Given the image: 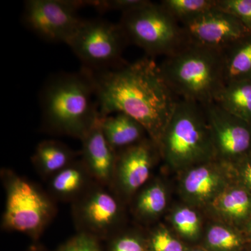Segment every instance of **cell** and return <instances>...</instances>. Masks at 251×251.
I'll return each instance as SVG.
<instances>
[{
    "label": "cell",
    "mask_w": 251,
    "mask_h": 251,
    "mask_svg": "<svg viewBox=\"0 0 251 251\" xmlns=\"http://www.w3.org/2000/svg\"><path fill=\"white\" fill-rule=\"evenodd\" d=\"M92 73L99 117L117 112L129 115L143 126L158 148L179 100L166 83L159 64L147 56L115 69Z\"/></svg>",
    "instance_id": "cell-1"
},
{
    "label": "cell",
    "mask_w": 251,
    "mask_h": 251,
    "mask_svg": "<svg viewBox=\"0 0 251 251\" xmlns=\"http://www.w3.org/2000/svg\"><path fill=\"white\" fill-rule=\"evenodd\" d=\"M40 99L43 125L54 134L81 140L99 120L93 75L85 68L51 77Z\"/></svg>",
    "instance_id": "cell-2"
},
{
    "label": "cell",
    "mask_w": 251,
    "mask_h": 251,
    "mask_svg": "<svg viewBox=\"0 0 251 251\" xmlns=\"http://www.w3.org/2000/svg\"><path fill=\"white\" fill-rule=\"evenodd\" d=\"M179 99L202 105L214 102L225 85L222 52L186 42L159 64Z\"/></svg>",
    "instance_id": "cell-3"
},
{
    "label": "cell",
    "mask_w": 251,
    "mask_h": 251,
    "mask_svg": "<svg viewBox=\"0 0 251 251\" xmlns=\"http://www.w3.org/2000/svg\"><path fill=\"white\" fill-rule=\"evenodd\" d=\"M158 149L170 166L176 169L197 166L216 157L203 105L179 99Z\"/></svg>",
    "instance_id": "cell-4"
},
{
    "label": "cell",
    "mask_w": 251,
    "mask_h": 251,
    "mask_svg": "<svg viewBox=\"0 0 251 251\" xmlns=\"http://www.w3.org/2000/svg\"><path fill=\"white\" fill-rule=\"evenodd\" d=\"M1 178L6 204L3 228L37 239L53 218V203L40 188L10 170H3Z\"/></svg>",
    "instance_id": "cell-5"
},
{
    "label": "cell",
    "mask_w": 251,
    "mask_h": 251,
    "mask_svg": "<svg viewBox=\"0 0 251 251\" xmlns=\"http://www.w3.org/2000/svg\"><path fill=\"white\" fill-rule=\"evenodd\" d=\"M119 24L128 42L143 49L150 57L171 55L186 42L181 25L160 3L150 1L122 14Z\"/></svg>",
    "instance_id": "cell-6"
},
{
    "label": "cell",
    "mask_w": 251,
    "mask_h": 251,
    "mask_svg": "<svg viewBox=\"0 0 251 251\" xmlns=\"http://www.w3.org/2000/svg\"><path fill=\"white\" fill-rule=\"evenodd\" d=\"M128 42L120 24L99 18L83 19L67 44L92 72L120 67L122 53Z\"/></svg>",
    "instance_id": "cell-7"
},
{
    "label": "cell",
    "mask_w": 251,
    "mask_h": 251,
    "mask_svg": "<svg viewBox=\"0 0 251 251\" xmlns=\"http://www.w3.org/2000/svg\"><path fill=\"white\" fill-rule=\"evenodd\" d=\"M90 6L89 1L28 0L25 2V25L43 40L67 44L82 21L81 8Z\"/></svg>",
    "instance_id": "cell-8"
},
{
    "label": "cell",
    "mask_w": 251,
    "mask_h": 251,
    "mask_svg": "<svg viewBox=\"0 0 251 251\" xmlns=\"http://www.w3.org/2000/svg\"><path fill=\"white\" fill-rule=\"evenodd\" d=\"M105 188L96 183L74 204V216L80 232L99 240L110 239L121 216L118 199Z\"/></svg>",
    "instance_id": "cell-9"
},
{
    "label": "cell",
    "mask_w": 251,
    "mask_h": 251,
    "mask_svg": "<svg viewBox=\"0 0 251 251\" xmlns=\"http://www.w3.org/2000/svg\"><path fill=\"white\" fill-rule=\"evenodd\" d=\"M180 25L186 42L219 52L249 34L235 16L217 6Z\"/></svg>",
    "instance_id": "cell-10"
},
{
    "label": "cell",
    "mask_w": 251,
    "mask_h": 251,
    "mask_svg": "<svg viewBox=\"0 0 251 251\" xmlns=\"http://www.w3.org/2000/svg\"><path fill=\"white\" fill-rule=\"evenodd\" d=\"M210 128L216 157L233 161L251 152V126L215 102L203 105Z\"/></svg>",
    "instance_id": "cell-11"
},
{
    "label": "cell",
    "mask_w": 251,
    "mask_h": 251,
    "mask_svg": "<svg viewBox=\"0 0 251 251\" xmlns=\"http://www.w3.org/2000/svg\"><path fill=\"white\" fill-rule=\"evenodd\" d=\"M155 149L158 146L150 138L117 151L112 185L125 195L142 187L150 178Z\"/></svg>",
    "instance_id": "cell-12"
},
{
    "label": "cell",
    "mask_w": 251,
    "mask_h": 251,
    "mask_svg": "<svg viewBox=\"0 0 251 251\" xmlns=\"http://www.w3.org/2000/svg\"><path fill=\"white\" fill-rule=\"evenodd\" d=\"M81 140L82 161L87 171L96 183L110 187L116 166L117 151L104 136L100 117Z\"/></svg>",
    "instance_id": "cell-13"
},
{
    "label": "cell",
    "mask_w": 251,
    "mask_h": 251,
    "mask_svg": "<svg viewBox=\"0 0 251 251\" xmlns=\"http://www.w3.org/2000/svg\"><path fill=\"white\" fill-rule=\"evenodd\" d=\"M185 175L182 190L188 198L204 202L217 197L224 191L225 179L216 165L209 162L193 167Z\"/></svg>",
    "instance_id": "cell-14"
},
{
    "label": "cell",
    "mask_w": 251,
    "mask_h": 251,
    "mask_svg": "<svg viewBox=\"0 0 251 251\" xmlns=\"http://www.w3.org/2000/svg\"><path fill=\"white\" fill-rule=\"evenodd\" d=\"M82 161H74L50 177V190L54 197L76 201L94 184Z\"/></svg>",
    "instance_id": "cell-15"
},
{
    "label": "cell",
    "mask_w": 251,
    "mask_h": 251,
    "mask_svg": "<svg viewBox=\"0 0 251 251\" xmlns=\"http://www.w3.org/2000/svg\"><path fill=\"white\" fill-rule=\"evenodd\" d=\"M100 120L105 139L116 151L140 143L147 133L141 124L122 112L100 117Z\"/></svg>",
    "instance_id": "cell-16"
},
{
    "label": "cell",
    "mask_w": 251,
    "mask_h": 251,
    "mask_svg": "<svg viewBox=\"0 0 251 251\" xmlns=\"http://www.w3.org/2000/svg\"><path fill=\"white\" fill-rule=\"evenodd\" d=\"M225 85L251 80V34L238 39L222 52Z\"/></svg>",
    "instance_id": "cell-17"
},
{
    "label": "cell",
    "mask_w": 251,
    "mask_h": 251,
    "mask_svg": "<svg viewBox=\"0 0 251 251\" xmlns=\"http://www.w3.org/2000/svg\"><path fill=\"white\" fill-rule=\"evenodd\" d=\"M76 156L75 151L61 142L44 140L36 147L31 161L43 176L50 178L75 161Z\"/></svg>",
    "instance_id": "cell-18"
},
{
    "label": "cell",
    "mask_w": 251,
    "mask_h": 251,
    "mask_svg": "<svg viewBox=\"0 0 251 251\" xmlns=\"http://www.w3.org/2000/svg\"><path fill=\"white\" fill-rule=\"evenodd\" d=\"M214 102L251 126V80L225 85Z\"/></svg>",
    "instance_id": "cell-19"
},
{
    "label": "cell",
    "mask_w": 251,
    "mask_h": 251,
    "mask_svg": "<svg viewBox=\"0 0 251 251\" xmlns=\"http://www.w3.org/2000/svg\"><path fill=\"white\" fill-rule=\"evenodd\" d=\"M216 210L232 219L244 217L251 206V198L241 189L224 190L213 201Z\"/></svg>",
    "instance_id": "cell-20"
},
{
    "label": "cell",
    "mask_w": 251,
    "mask_h": 251,
    "mask_svg": "<svg viewBox=\"0 0 251 251\" xmlns=\"http://www.w3.org/2000/svg\"><path fill=\"white\" fill-rule=\"evenodd\" d=\"M159 3L179 24L217 6V0H162Z\"/></svg>",
    "instance_id": "cell-21"
},
{
    "label": "cell",
    "mask_w": 251,
    "mask_h": 251,
    "mask_svg": "<svg viewBox=\"0 0 251 251\" xmlns=\"http://www.w3.org/2000/svg\"><path fill=\"white\" fill-rule=\"evenodd\" d=\"M167 204V196L164 188L155 183L144 189L137 199L135 210L144 218H153L164 210Z\"/></svg>",
    "instance_id": "cell-22"
},
{
    "label": "cell",
    "mask_w": 251,
    "mask_h": 251,
    "mask_svg": "<svg viewBox=\"0 0 251 251\" xmlns=\"http://www.w3.org/2000/svg\"><path fill=\"white\" fill-rule=\"evenodd\" d=\"M206 239L209 247L218 251H232L240 245L237 234L222 226H212L208 231Z\"/></svg>",
    "instance_id": "cell-23"
},
{
    "label": "cell",
    "mask_w": 251,
    "mask_h": 251,
    "mask_svg": "<svg viewBox=\"0 0 251 251\" xmlns=\"http://www.w3.org/2000/svg\"><path fill=\"white\" fill-rule=\"evenodd\" d=\"M173 223L178 232L186 237L193 238L199 232L200 219L198 214L189 208H181L175 211Z\"/></svg>",
    "instance_id": "cell-24"
},
{
    "label": "cell",
    "mask_w": 251,
    "mask_h": 251,
    "mask_svg": "<svg viewBox=\"0 0 251 251\" xmlns=\"http://www.w3.org/2000/svg\"><path fill=\"white\" fill-rule=\"evenodd\" d=\"M217 7L235 16L251 34V0H217Z\"/></svg>",
    "instance_id": "cell-25"
},
{
    "label": "cell",
    "mask_w": 251,
    "mask_h": 251,
    "mask_svg": "<svg viewBox=\"0 0 251 251\" xmlns=\"http://www.w3.org/2000/svg\"><path fill=\"white\" fill-rule=\"evenodd\" d=\"M150 1L148 0H102L90 1V6L101 13L115 11H121L123 14L139 9Z\"/></svg>",
    "instance_id": "cell-26"
},
{
    "label": "cell",
    "mask_w": 251,
    "mask_h": 251,
    "mask_svg": "<svg viewBox=\"0 0 251 251\" xmlns=\"http://www.w3.org/2000/svg\"><path fill=\"white\" fill-rule=\"evenodd\" d=\"M149 249L150 251H184L182 244L165 229L153 232L149 242Z\"/></svg>",
    "instance_id": "cell-27"
},
{
    "label": "cell",
    "mask_w": 251,
    "mask_h": 251,
    "mask_svg": "<svg viewBox=\"0 0 251 251\" xmlns=\"http://www.w3.org/2000/svg\"><path fill=\"white\" fill-rule=\"evenodd\" d=\"M56 251H102L99 239L90 234L79 232Z\"/></svg>",
    "instance_id": "cell-28"
},
{
    "label": "cell",
    "mask_w": 251,
    "mask_h": 251,
    "mask_svg": "<svg viewBox=\"0 0 251 251\" xmlns=\"http://www.w3.org/2000/svg\"><path fill=\"white\" fill-rule=\"evenodd\" d=\"M142 239L131 234H124L114 238L108 244V251H147Z\"/></svg>",
    "instance_id": "cell-29"
},
{
    "label": "cell",
    "mask_w": 251,
    "mask_h": 251,
    "mask_svg": "<svg viewBox=\"0 0 251 251\" xmlns=\"http://www.w3.org/2000/svg\"><path fill=\"white\" fill-rule=\"evenodd\" d=\"M248 161L244 168V176L247 184L251 187V152L247 155Z\"/></svg>",
    "instance_id": "cell-30"
},
{
    "label": "cell",
    "mask_w": 251,
    "mask_h": 251,
    "mask_svg": "<svg viewBox=\"0 0 251 251\" xmlns=\"http://www.w3.org/2000/svg\"><path fill=\"white\" fill-rule=\"evenodd\" d=\"M27 251H44L42 249L37 247H31Z\"/></svg>",
    "instance_id": "cell-31"
},
{
    "label": "cell",
    "mask_w": 251,
    "mask_h": 251,
    "mask_svg": "<svg viewBox=\"0 0 251 251\" xmlns=\"http://www.w3.org/2000/svg\"></svg>",
    "instance_id": "cell-32"
}]
</instances>
